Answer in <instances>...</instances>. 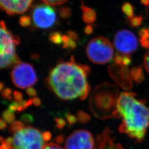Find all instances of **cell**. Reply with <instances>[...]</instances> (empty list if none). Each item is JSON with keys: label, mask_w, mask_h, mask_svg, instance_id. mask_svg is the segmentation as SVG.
Returning <instances> with one entry per match:
<instances>
[{"label": "cell", "mask_w": 149, "mask_h": 149, "mask_svg": "<svg viewBox=\"0 0 149 149\" xmlns=\"http://www.w3.org/2000/svg\"><path fill=\"white\" fill-rule=\"evenodd\" d=\"M90 73L88 66L77 63L71 56L69 61L60 62L50 70L47 83L50 90L61 101L76 98L84 100L90 92L87 81Z\"/></svg>", "instance_id": "1"}, {"label": "cell", "mask_w": 149, "mask_h": 149, "mask_svg": "<svg viewBox=\"0 0 149 149\" xmlns=\"http://www.w3.org/2000/svg\"><path fill=\"white\" fill-rule=\"evenodd\" d=\"M114 117L122 118L119 132L137 142H141L149 128V107L134 93H122L118 99Z\"/></svg>", "instance_id": "2"}, {"label": "cell", "mask_w": 149, "mask_h": 149, "mask_svg": "<svg viewBox=\"0 0 149 149\" xmlns=\"http://www.w3.org/2000/svg\"><path fill=\"white\" fill-rule=\"evenodd\" d=\"M118 89L114 84L104 82L97 86L90 98V107L93 113L98 115L102 111L114 116L118 99Z\"/></svg>", "instance_id": "3"}, {"label": "cell", "mask_w": 149, "mask_h": 149, "mask_svg": "<svg viewBox=\"0 0 149 149\" xmlns=\"http://www.w3.org/2000/svg\"><path fill=\"white\" fill-rule=\"evenodd\" d=\"M19 39L7 28L5 23L0 21V69L15 66L19 63L16 48Z\"/></svg>", "instance_id": "4"}, {"label": "cell", "mask_w": 149, "mask_h": 149, "mask_svg": "<svg viewBox=\"0 0 149 149\" xmlns=\"http://www.w3.org/2000/svg\"><path fill=\"white\" fill-rule=\"evenodd\" d=\"M86 52L91 61L99 65L108 63L114 55L112 43L103 37H98L91 39L86 47Z\"/></svg>", "instance_id": "5"}, {"label": "cell", "mask_w": 149, "mask_h": 149, "mask_svg": "<svg viewBox=\"0 0 149 149\" xmlns=\"http://www.w3.org/2000/svg\"><path fill=\"white\" fill-rule=\"evenodd\" d=\"M44 141L38 129L26 127L14 134L13 149H42Z\"/></svg>", "instance_id": "6"}, {"label": "cell", "mask_w": 149, "mask_h": 149, "mask_svg": "<svg viewBox=\"0 0 149 149\" xmlns=\"http://www.w3.org/2000/svg\"><path fill=\"white\" fill-rule=\"evenodd\" d=\"M12 82L16 87L22 88L31 87L37 82V76L32 65L22 63L16 64L11 72Z\"/></svg>", "instance_id": "7"}, {"label": "cell", "mask_w": 149, "mask_h": 149, "mask_svg": "<svg viewBox=\"0 0 149 149\" xmlns=\"http://www.w3.org/2000/svg\"><path fill=\"white\" fill-rule=\"evenodd\" d=\"M34 26L41 29L53 26L56 21V12L50 5L41 4L33 8L31 18Z\"/></svg>", "instance_id": "8"}, {"label": "cell", "mask_w": 149, "mask_h": 149, "mask_svg": "<svg viewBox=\"0 0 149 149\" xmlns=\"http://www.w3.org/2000/svg\"><path fill=\"white\" fill-rule=\"evenodd\" d=\"M65 149H95V141L90 132L79 129L71 134L66 139Z\"/></svg>", "instance_id": "9"}, {"label": "cell", "mask_w": 149, "mask_h": 149, "mask_svg": "<svg viewBox=\"0 0 149 149\" xmlns=\"http://www.w3.org/2000/svg\"><path fill=\"white\" fill-rule=\"evenodd\" d=\"M114 45L120 53L129 55L138 49V41L133 33L127 29H123L115 34Z\"/></svg>", "instance_id": "10"}, {"label": "cell", "mask_w": 149, "mask_h": 149, "mask_svg": "<svg viewBox=\"0 0 149 149\" xmlns=\"http://www.w3.org/2000/svg\"><path fill=\"white\" fill-rule=\"evenodd\" d=\"M108 71L112 79L123 89L129 90L132 88L133 82L128 66L114 63L108 67Z\"/></svg>", "instance_id": "11"}, {"label": "cell", "mask_w": 149, "mask_h": 149, "mask_svg": "<svg viewBox=\"0 0 149 149\" xmlns=\"http://www.w3.org/2000/svg\"><path fill=\"white\" fill-rule=\"evenodd\" d=\"M33 0H0V8L9 15H21L31 7Z\"/></svg>", "instance_id": "12"}, {"label": "cell", "mask_w": 149, "mask_h": 149, "mask_svg": "<svg viewBox=\"0 0 149 149\" xmlns=\"http://www.w3.org/2000/svg\"><path fill=\"white\" fill-rule=\"evenodd\" d=\"M82 11V19L86 23L92 24L94 23L96 19V13L91 8L87 7L83 3L81 7Z\"/></svg>", "instance_id": "13"}, {"label": "cell", "mask_w": 149, "mask_h": 149, "mask_svg": "<svg viewBox=\"0 0 149 149\" xmlns=\"http://www.w3.org/2000/svg\"><path fill=\"white\" fill-rule=\"evenodd\" d=\"M130 76L132 81L136 84L141 83L145 80L143 69L141 66L133 68L130 71Z\"/></svg>", "instance_id": "14"}, {"label": "cell", "mask_w": 149, "mask_h": 149, "mask_svg": "<svg viewBox=\"0 0 149 149\" xmlns=\"http://www.w3.org/2000/svg\"><path fill=\"white\" fill-rule=\"evenodd\" d=\"M139 41L141 45L145 48H149V27L143 28L139 31Z\"/></svg>", "instance_id": "15"}, {"label": "cell", "mask_w": 149, "mask_h": 149, "mask_svg": "<svg viewBox=\"0 0 149 149\" xmlns=\"http://www.w3.org/2000/svg\"><path fill=\"white\" fill-rule=\"evenodd\" d=\"M114 61L116 63L120 65H123L125 66H128L129 64L131 63V58L129 55H126L123 54H117Z\"/></svg>", "instance_id": "16"}, {"label": "cell", "mask_w": 149, "mask_h": 149, "mask_svg": "<svg viewBox=\"0 0 149 149\" xmlns=\"http://www.w3.org/2000/svg\"><path fill=\"white\" fill-rule=\"evenodd\" d=\"M122 10L128 19H130L134 17V8L130 3H124L122 7Z\"/></svg>", "instance_id": "17"}, {"label": "cell", "mask_w": 149, "mask_h": 149, "mask_svg": "<svg viewBox=\"0 0 149 149\" xmlns=\"http://www.w3.org/2000/svg\"><path fill=\"white\" fill-rule=\"evenodd\" d=\"M26 127V125L22 121H16L11 124L8 130L10 133L15 134Z\"/></svg>", "instance_id": "18"}, {"label": "cell", "mask_w": 149, "mask_h": 149, "mask_svg": "<svg viewBox=\"0 0 149 149\" xmlns=\"http://www.w3.org/2000/svg\"><path fill=\"white\" fill-rule=\"evenodd\" d=\"M2 117L6 122L8 124H12L15 122L16 117L13 112L6 109L2 113Z\"/></svg>", "instance_id": "19"}, {"label": "cell", "mask_w": 149, "mask_h": 149, "mask_svg": "<svg viewBox=\"0 0 149 149\" xmlns=\"http://www.w3.org/2000/svg\"><path fill=\"white\" fill-rule=\"evenodd\" d=\"M63 36H61L59 33H53L50 36V40L55 44H63Z\"/></svg>", "instance_id": "20"}, {"label": "cell", "mask_w": 149, "mask_h": 149, "mask_svg": "<svg viewBox=\"0 0 149 149\" xmlns=\"http://www.w3.org/2000/svg\"><path fill=\"white\" fill-rule=\"evenodd\" d=\"M77 118L80 123H86L90 119V117L88 114L81 111L77 112Z\"/></svg>", "instance_id": "21"}, {"label": "cell", "mask_w": 149, "mask_h": 149, "mask_svg": "<svg viewBox=\"0 0 149 149\" xmlns=\"http://www.w3.org/2000/svg\"><path fill=\"white\" fill-rule=\"evenodd\" d=\"M19 103V108L18 112H22L26 109L28 107L31 106L33 104L32 99H30L28 101L22 100L21 101L18 102Z\"/></svg>", "instance_id": "22"}, {"label": "cell", "mask_w": 149, "mask_h": 149, "mask_svg": "<svg viewBox=\"0 0 149 149\" xmlns=\"http://www.w3.org/2000/svg\"><path fill=\"white\" fill-rule=\"evenodd\" d=\"M143 21V17L141 16L134 17L132 19H130V24L133 27H137L140 26Z\"/></svg>", "instance_id": "23"}, {"label": "cell", "mask_w": 149, "mask_h": 149, "mask_svg": "<svg viewBox=\"0 0 149 149\" xmlns=\"http://www.w3.org/2000/svg\"><path fill=\"white\" fill-rule=\"evenodd\" d=\"M43 2L50 6L61 5L67 2L68 0H42Z\"/></svg>", "instance_id": "24"}, {"label": "cell", "mask_w": 149, "mask_h": 149, "mask_svg": "<svg viewBox=\"0 0 149 149\" xmlns=\"http://www.w3.org/2000/svg\"><path fill=\"white\" fill-rule=\"evenodd\" d=\"M21 121L25 125H29L34 121V118L32 115L29 114H24L21 117Z\"/></svg>", "instance_id": "25"}, {"label": "cell", "mask_w": 149, "mask_h": 149, "mask_svg": "<svg viewBox=\"0 0 149 149\" xmlns=\"http://www.w3.org/2000/svg\"><path fill=\"white\" fill-rule=\"evenodd\" d=\"M31 18L29 16H23L19 19L21 25L23 27L29 26L31 23Z\"/></svg>", "instance_id": "26"}, {"label": "cell", "mask_w": 149, "mask_h": 149, "mask_svg": "<svg viewBox=\"0 0 149 149\" xmlns=\"http://www.w3.org/2000/svg\"><path fill=\"white\" fill-rule=\"evenodd\" d=\"M54 120L56 122V127L58 129H63L66 125V123L64 119L56 118L54 119Z\"/></svg>", "instance_id": "27"}, {"label": "cell", "mask_w": 149, "mask_h": 149, "mask_svg": "<svg viewBox=\"0 0 149 149\" xmlns=\"http://www.w3.org/2000/svg\"><path fill=\"white\" fill-rule=\"evenodd\" d=\"M12 91L10 88H6L4 90L2 91L1 95L2 97H3L5 99H7L8 100H12Z\"/></svg>", "instance_id": "28"}, {"label": "cell", "mask_w": 149, "mask_h": 149, "mask_svg": "<svg viewBox=\"0 0 149 149\" xmlns=\"http://www.w3.org/2000/svg\"><path fill=\"white\" fill-rule=\"evenodd\" d=\"M108 149H124L119 144H114L113 140L110 139L108 143Z\"/></svg>", "instance_id": "29"}, {"label": "cell", "mask_w": 149, "mask_h": 149, "mask_svg": "<svg viewBox=\"0 0 149 149\" xmlns=\"http://www.w3.org/2000/svg\"><path fill=\"white\" fill-rule=\"evenodd\" d=\"M66 120L68 121V123L69 124V125H73L76 122L77 120V118L75 116H74V115L72 114H67L66 116Z\"/></svg>", "instance_id": "30"}, {"label": "cell", "mask_w": 149, "mask_h": 149, "mask_svg": "<svg viewBox=\"0 0 149 149\" xmlns=\"http://www.w3.org/2000/svg\"><path fill=\"white\" fill-rule=\"evenodd\" d=\"M60 16L63 18H68L71 15V11L68 8L64 7L60 10Z\"/></svg>", "instance_id": "31"}, {"label": "cell", "mask_w": 149, "mask_h": 149, "mask_svg": "<svg viewBox=\"0 0 149 149\" xmlns=\"http://www.w3.org/2000/svg\"><path fill=\"white\" fill-rule=\"evenodd\" d=\"M144 64L145 69L149 74V50L144 56Z\"/></svg>", "instance_id": "32"}, {"label": "cell", "mask_w": 149, "mask_h": 149, "mask_svg": "<svg viewBox=\"0 0 149 149\" xmlns=\"http://www.w3.org/2000/svg\"><path fill=\"white\" fill-rule=\"evenodd\" d=\"M42 149H63L58 144L55 143H49L45 144Z\"/></svg>", "instance_id": "33"}, {"label": "cell", "mask_w": 149, "mask_h": 149, "mask_svg": "<svg viewBox=\"0 0 149 149\" xmlns=\"http://www.w3.org/2000/svg\"><path fill=\"white\" fill-rule=\"evenodd\" d=\"M18 108H19L18 102L14 101L10 104L8 109H9L12 112H14L18 111Z\"/></svg>", "instance_id": "34"}, {"label": "cell", "mask_w": 149, "mask_h": 149, "mask_svg": "<svg viewBox=\"0 0 149 149\" xmlns=\"http://www.w3.org/2000/svg\"><path fill=\"white\" fill-rule=\"evenodd\" d=\"M22 94L18 91H14L13 92V98L15 101L16 102H19L22 101Z\"/></svg>", "instance_id": "35"}, {"label": "cell", "mask_w": 149, "mask_h": 149, "mask_svg": "<svg viewBox=\"0 0 149 149\" xmlns=\"http://www.w3.org/2000/svg\"><path fill=\"white\" fill-rule=\"evenodd\" d=\"M64 140H65V138L63 135H59L54 139V141L58 145L63 144Z\"/></svg>", "instance_id": "36"}, {"label": "cell", "mask_w": 149, "mask_h": 149, "mask_svg": "<svg viewBox=\"0 0 149 149\" xmlns=\"http://www.w3.org/2000/svg\"><path fill=\"white\" fill-rule=\"evenodd\" d=\"M42 136L45 141H48L52 138V134L50 132H45L42 133Z\"/></svg>", "instance_id": "37"}, {"label": "cell", "mask_w": 149, "mask_h": 149, "mask_svg": "<svg viewBox=\"0 0 149 149\" xmlns=\"http://www.w3.org/2000/svg\"><path fill=\"white\" fill-rule=\"evenodd\" d=\"M27 93L29 96L32 97H34L37 95V91L32 87H29L27 88Z\"/></svg>", "instance_id": "38"}, {"label": "cell", "mask_w": 149, "mask_h": 149, "mask_svg": "<svg viewBox=\"0 0 149 149\" xmlns=\"http://www.w3.org/2000/svg\"><path fill=\"white\" fill-rule=\"evenodd\" d=\"M0 149H13V146L6 143L4 140L2 143H1Z\"/></svg>", "instance_id": "39"}, {"label": "cell", "mask_w": 149, "mask_h": 149, "mask_svg": "<svg viewBox=\"0 0 149 149\" xmlns=\"http://www.w3.org/2000/svg\"><path fill=\"white\" fill-rule=\"evenodd\" d=\"M32 101H33V104L36 106H39L41 104V100H40V98H39L37 97H34L32 99Z\"/></svg>", "instance_id": "40"}, {"label": "cell", "mask_w": 149, "mask_h": 149, "mask_svg": "<svg viewBox=\"0 0 149 149\" xmlns=\"http://www.w3.org/2000/svg\"><path fill=\"white\" fill-rule=\"evenodd\" d=\"M7 128V123L3 119L0 118V130H4Z\"/></svg>", "instance_id": "41"}, {"label": "cell", "mask_w": 149, "mask_h": 149, "mask_svg": "<svg viewBox=\"0 0 149 149\" xmlns=\"http://www.w3.org/2000/svg\"><path fill=\"white\" fill-rule=\"evenodd\" d=\"M93 29L92 27H91L90 25H88L87 27H86L85 32L86 34H90L92 32H93Z\"/></svg>", "instance_id": "42"}, {"label": "cell", "mask_w": 149, "mask_h": 149, "mask_svg": "<svg viewBox=\"0 0 149 149\" xmlns=\"http://www.w3.org/2000/svg\"><path fill=\"white\" fill-rule=\"evenodd\" d=\"M5 141L6 143H7L10 145H12L13 146V138H12V137H8L5 140Z\"/></svg>", "instance_id": "43"}, {"label": "cell", "mask_w": 149, "mask_h": 149, "mask_svg": "<svg viewBox=\"0 0 149 149\" xmlns=\"http://www.w3.org/2000/svg\"><path fill=\"white\" fill-rule=\"evenodd\" d=\"M142 4L145 6H148L149 5V0H140Z\"/></svg>", "instance_id": "44"}, {"label": "cell", "mask_w": 149, "mask_h": 149, "mask_svg": "<svg viewBox=\"0 0 149 149\" xmlns=\"http://www.w3.org/2000/svg\"><path fill=\"white\" fill-rule=\"evenodd\" d=\"M3 88V84L1 82H0V92H1Z\"/></svg>", "instance_id": "45"}, {"label": "cell", "mask_w": 149, "mask_h": 149, "mask_svg": "<svg viewBox=\"0 0 149 149\" xmlns=\"http://www.w3.org/2000/svg\"><path fill=\"white\" fill-rule=\"evenodd\" d=\"M4 140H5V139H3V138L0 136V143H2Z\"/></svg>", "instance_id": "46"}]
</instances>
